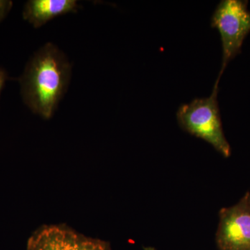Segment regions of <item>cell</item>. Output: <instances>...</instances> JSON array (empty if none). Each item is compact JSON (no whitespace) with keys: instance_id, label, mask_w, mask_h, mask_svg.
I'll return each mask as SVG.
<instances>
[{"instance_id":"2","label":"cell","mask_w":250,"mask_h":250,"mask_svg":"<svg viewBox=\"0 0 250 250\" xmlns=\"http://www.w3.org/2000/svg\"><path fill=\"white\" fill-rule=\"evenodd\" d=\"M217 79L211 95L208 98H197L182 104L177 113L179 126L192 136L210 144L225 158L231 155V147L224 134L218 103Z\"/></svg>"},{"instance_id":"9","label":"cell","mask_w":250,"mask_h":250,"mask_svg":"<svg viewBox=\"0 0 250 250\" xmlns=\"http://www.w3.org/2000/svg\"><path fill=\"white\" fill-rule=\"evenodd\" d=\"M249 200H250V193H249Z\"/></svg>"},{"instance_id":"8","label":"cell","mask_w":250,"mask_h":250,"mask_svg":"<svg viewBox=\"0 0 250 250\" xmlns=\"http://www.w3.org/2000/svg\"><path fill=\"white\" fill-rule=\"evenodd\" d=\"M8 80H9V76H8L7 72L0 67V96H1V91L4 88L5 83Z\"/></svg>"},{"instance_id":"6","label":"cell","mask_w":250,"mask_h":250,"mask_svg":"<svg viewBox=\"0 0 250 250\" xmlns=\"http://www.w3.org/2000/svg\"><path fill=\"white\" fill-rule=\"evenodd\" d=\"M80 8L75 0H29L24 5L22 17L38 29L54 18L75 14Z\"/></svg>"},{"instance_id":"4","label":"cell","mask_w":250,"mask_h":250,"mask_svg":"<svg viewBox=\"0 0 250 250\" xmlns=\"http://www.w3.org/2000/svg\"><path fill=\"white\" fill-rule=\"evenodd\" d=\"M27 250H112L108 242L88 237L65 225H43L29 238Z\"/></svg>"},{"instance_id":"1","label":"cell","mask_w":250,"mask_h":250,"mask_svg":"<svg viewBox=\"0 0 250 250\" xmlns=\"http://www.w3.org/2000/svg\"><path fill=\"white\" fill-rule=\"evenodd\" d=\"M71 75L66 55L47 42L34 53L18 80L24 104L34 114L50 119L66 93Z\"/></svg>"},{"instance_id":"3","label":"cell","mask_w":250,"mask_h":250,"mask_svg":"<svg viewBox=\"0 0 250 250\" xmlns=\"http://www.w3.org/2000/svg\"><path fill=\"white\" fill-rule=\"evenodd\" d=\"M211 27L220 33L223 47V62L220 80L228 62L241 50L243 41L250 32V11L248 1L223 0L211 18Z\"/></svg>"},{"instance_id":"7","label":"cell","mask_w":250,"mask_h":250,"mask_svg":"<svg viewBox=\"0 0 250 250\" xmlns=\"http://www.w3.org/2000/svg\"><path fill=\"white\" fill-rule=\"evenodd\" d=\"M13 7V1L0 0V23L6 18Z\"/></svg>"},{"instance_id":"5","label":"cell","mask_w":250,"mask_h":250,"mask_svg":"<svg viewBox=\"0 0 250 250\" xmlns=\"http://www.w3.org/2000/svg\"><path fill=\"white\" fill-rule=\"evenodd\" d=\"M215 241L220 250H250L249 193L236 205L220 210Z\"/></svg>"}]
</instances>
